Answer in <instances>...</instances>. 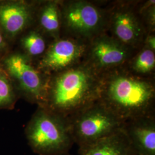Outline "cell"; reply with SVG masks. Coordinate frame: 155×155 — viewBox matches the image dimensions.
Returning a JSON list of instances; mask_svg holds the SVG:
<instances>
[{"label": "cell", "mask_w": 155, "mask_h": 155, "mask_svg": "<svg viewBox=\"0 0 155 155\" xmlns=\"http://www.w3.org/2000/svg\"><path fill=\"white\" fill-rule=\"evenodd\" d=\"M98 100L122 122L153 116L155 84L147 77L119 67L100 74Z\"/></svg>", "instance_id": "1"}, {"label": "cell", "mask_w": 155, "mask_h": 155, "mask_svg": "<svg viewBox=\"0 0 155 155\" xmlns=\"http://www.w3.org/2000/svg\"><path fill=\"white\" fill-rule=\"evenodd\" d=\"M100 74L84 61L48 78L42 107L70 119L98 100Z\"/></svg>", "instance_id": "2"}, {"label": "cell", "mask_w": 155, "mask_h": 155, "mask_svg": "<svg viewBox=\"0 0 155 155\" xmlns=\"http://www.w3.org/2000/svg\"><path fill=\"white\" fill-rule=\"evenodd\" d=\"M28 144L39 155H64L74 144L68 119L38 106L25 129Z\"/></svg>", "instance_id": "3"}, {"label": "cell", "mask_w": 155, "mask_h": 155, "mask_svg": "<svg viewBox=\"0 0 155 155\" xmlns=\"http://www.w3.org/2000/svg\"><path fill=\"white\" fill-rule=\"evenodd\" d=\"M74 143H94L122 129L124 123L98 100L68 119Z\"/></svg>", "instance_id": "4"}, {"label": "cell", "mask_w": 155, "mask_h": 155, "mask_svg": "<svg viewBox=\"0 0 155 155\" xmlns=\"http://www.w3.org/2000/svg\"><path fill=\"white\" fill-rule=\"evenodd\" d=\"M62 26L67 32L81 40H91L103 33L107 15L97 6L86 1L61 2Z\"/></svg>", "instance_id": "5"}, {"label": "cell", "mask_w": 155, "mask_h": 155, "mask_svg": "<svg viewBox=\"0 0 155 155\" xmlns=\"http://www.w3.org/2000/svg\"><path fill=\"white\" fill-rule=\"evenodd\" d=\"M0 64L28 101L43 106L48 77L33 66L29 58L24 54L12 53Z\"/></svg>", "instance_id": "6"}, {"label": "cell", "mask_w": 155, "mask_h": 155, "mask_svg": "<svg viewBox=\"0 0 155 155\" xmlns=\"http://www.w3.org/2000/svg\"><path fill=\"white\" fill-rule=\"evenodd\" d=\"M132 50L103 32L90 40L83 61L101 74L124 66L130 59Z\"/></svg>", "instance_id": "7"}, {"label": "cell", "mask_w": 155, "mask_h": 155, "mask_svg": "<svg viewBox=\"0 0 155 155\" xmlns=\"http://www.w3.org/2000/svg\"><path fill=\"white\" fill-rule=\"evenodd\" d=\"M111 36L132 50L144 43L147 36V28L130 4H121L111 9L106 18V25Z\"/></svg>", "instance_id": "8"}, {"label": "cell", "mask_w": 155, "mask_h": 155, "mask_svg": "<svg viewBox=\"0 0 155 155\" xmlns=\"http://www.w3.org/2000/svg\"><path fill=\"white\" fill-rule=\"evenodd\" d=\"M87 45L72 38H59L47 48L41 56L38 69L46 75L61 72L81 63Z\"/></svg>", "instance_id": "9"}, {"label": "cell", "mask_w": 155, "mask_h": 155, "mask_svg": "<svg viewBox=\"0 0 155 155\" xmlns=\"http://www.w3.org/2000/svg\"><path fill=\"white\" fill-rule=\"evenodd\" d=\"M36 6L25 1H0V30L6 39H13L31 24Z\"/></svg>", "instance_id": "10"}, {"label": "cell", "mask_w": 155, "mask_h": 155, "mask_svg": "<svg viewBox=\"0 0 155 155\" xmlns=\"http://www.w3.org/2000/svg\"><path fill=\"white\" fill-rule=\"evenodd\" d=\"M122 129L137 155H155V116L126 121Z\"/></svg>", "instance_id": "11"}, {"label": "cell", "mask_w": 155, "mask_h": 155, "mask_svg": "<svg viewBox=\"0 0 155 155\" xmlns=\"http://www.w3.org/2000/svg\"><path fill=\"white\" fill-rule=\"evenodd\" d=\"M79 153L80 155H137L122 127L105 138L79 147Z\"/></svg>", "instance_id": "12"}, {"label": "cell", "mask_w": 155, "mask_h": 155, "mask_svg": "<svg viewBox=\"0 0 155 155\" xmlns=\"http://www.w3.org/2000/svg\"><path fill=\"white\" fill-rule=\"evenodd\" d=\"M39 12L38 18L41 29L55 40L59 39L62 27L61 2L56 1H46Z\"/></svg>", "instance_id": "13"}, {"label": "cell", "mask_w": 155, "mask_h": 155, "mask_svg": "<svg viewBox=\"0 0 155 155\" xmlns=\"http://www.w3.org/2000/svg\"><path fill=\"white\" fill-rule=\"evenodd\" d=\"M130 72L139 76L145 77L153 73L155 68V51L145 47L129 61Z\"/></svg>", "instance_id": "14"}, {"label": "cell", "mask_w": 155, "mask_h": 155, "mask_svg": "<svg viewBox=\"0 0 155 155\" xmlns=\"http://www.w3.org/2000/svg\"><path fill=\"white\" fill-rule=\"evenodd\" d=\"M20 43L24 54L30 59L42 56L47 49L44 37L37 31H31L23 35Z\"/></svg>", "instance_id": "15"}, {"label": "cell", "mask_w": 155, "mask_h": 155, "mask_svg": "<svg viewBox=\"0 0 155 155\" xmlns=\"http://www.w3.org/2000/svg\"><path fill=\"white\" fill-rule=\"evenodd\" d=\"M11 78L0 64V109H12L17 100Z\"/></svg>", "instance_id": "16"}, {"label": "cell", "mask_w": 155, "mask_h": 155, "mask_svg": "<svg viewBox=\"0 0 155 155\" xmlns=\"http://www.w3.org/2000/svg\"><path fill=\"white\" fill-rule=\"evenodd\" d=\"M155 1H148L145 2L144 5L140 8L139 15L143 17V21L145 24L150 31V33L155 32Z\"/></svg>", "instance_id": "17"}, {"label": "cell", "mask_w": 155, "mask_h": 155, "mask_svg": "<svg viewBox=\"0 0 155 155\" xmlns=\"http://www.w3.org/2000/svg\"><path fill=\"white\" fill-rule=\"evenodd\" d=\"M144 46L149 48L150 50L155 51V33H150L147 35L144 40Z\"/></svg>", "instance_id": "18"}, {"label": "cell", "mask_w": 155, "mask_h": 155, "mask_svg": "<svg viewBox=\"0 0 155 155\" xmlns=\"http://www.w3.org/2000/svg\"><path fill=\"white\" fill-rule=\"evenodd\" d=\"M8 48V42L7 39H6L5 36L0 30V55L4 54L7 50Z\"/></svg>", "instance_id": "19"}, {"label": "cell", "mask_w": 155, "mask_h": 155, "mask_svg": "<svg viewBox=\"0 0 155 155\" xmlns=\"http://www.w3.org/2000/svg\"><path fill=\"white\" fill-rule=\"evenodd\" d=\"M68 155V154H66V155Z\"/></svg>", "instance_id": "20"}]
</instances>
